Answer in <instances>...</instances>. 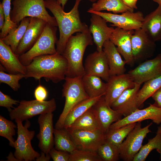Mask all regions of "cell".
<instances>
[{
    "label": "cell",
    "instance_id": "6da1fadb",
    "mask_svg": "<svg viewBox=\"0 0 161 161\" xmlns=\"http://www.w3.org/2000/svg\"><path fill=\"white\" fill-rule=\"evenodd\" d=\"M82 0H75L74 5L69 12L64 8L57 0H44L45 7L52 13L58 27L59 38L56 43L57 53L62 55L69 38L73 34L88 30L89 27L81 21L78 10Z\"/></svg>",
    "mask_w": 161,
    "mask_h": 161
},
{
    "label": "cell",
    "instance_id": "7a4b0ae2",
    "mask_svg": "<svg viewBox=\"0 0 161 161\" xmlns=\"http://www.w3.org/2000/svg\"><path fill=\"white\" fill-rule=\"evenodd\" d=\"M68 68L67 61L61 54L56 53L41 55L34 58L26 66L24 78L39 80L44 78L46 81L57 83L65 80Z\"/></svg>",
    "mask_w": 161,
    "mask_h": 161
},
{
    "label": "cell",
    "instance_id": "3957f363",
    "mask_svg": "<svg viewBox=\"0 0 161 161\" xmlns=\"http://www.w3.org/2000/svg\"><path fill=\"white\" fill-rule=\"evenodd\" d=\"M93 38L89 30L77 32L68 40L62 55L66 59L68 68L66 77H83L85 75L83 60L87 47L93 44Z\"/></svg>",
    "mask_w": 161,
    "mask_h": 161
},
{
    "label": "cell",
    "instance_id": "277c9868",
    "mask_svg": "<svg viewBox=\"0 0 161 161\" xmlns=\"http://www.w3.org/2000/svg\"><path fill=\"white\" fill-rule=\"evenodd\" d=\"M44 0H14L10 12L11 20L18 24L25 18L36 17L44 20L52 26L58 27L55 18L47 11Z\"/></svg>",
    "mask_w": 161,
    "mask_h": 161
},
{
    "label": "cell",
    "instance_id": "5b68a950",
    "mask_svg": "<svg viewBox=\"0 0 161 161\" xmlns=\"http://www.w3.org/2000/svg\"><path fill=\"white\" fill-rule=\"evenodd\" d=\"M82 77H66L62 89V96L65 98L64 106L55 129L64 128L65 119L70 111L78 103L89 98L84 89Z\"/></svg>",
    "mask_w": 161,
    "mask_h": 161
},
{
    "label": "cell",
    "instance_id": "8992f818",
    "mask_svg": "<svg viewBox=\"0 0 161 161\" xmlns=\"http://www.w3.org/2000/svg\"><path fill=\"white\" fill-rule=\"evenodd\" d=\"M57 27L47 24L41 36L32 47L19 56L21 63L26 66L38 56L57 53L55 44L58 40Z\"/></svg>",
    "mask_w": 161,
    "mask_h": 161
},
{
    "label": "cell",
    "instance_id": "52a82bcc",
    "mask_svg": "<svg viewBox=\"0 0 161 161\" xmlns=\"http://www.w3.org/2000/svg\"><path fill=\"white\" fill-rule=\"evenodd\" d=\"M15 121L17 128V138L14 145L15 157L18 161L35 160L41 154L33 149L31 144L35 132L28 129L31 125L30 121L26 120L23 126L21 120L16 119Z\"/></svg>",
    "mask_w": 161,
    "mask_h": 161
},
{
    "label": "cell",
    "instance_id": "ba28073f",
    "mask_svg": "<svg viewBox=\"0 0 161 161\" xmlns=\"http://www.w3.org/2000/svg\"><path fill=\"white\" fill-rule=\"evenodd\" d=\"M18 106L9 112L11 120L18 119L23 121L33 117L49 112H53L56 108L55 99L52 98L48 101H40L34 100H22Z\"/></svg>",
    "mask_w": 161,
    "mask_h": 161
},
{
    "label": "cell",
    "instance_id": "9c48e42d",
    "mask_svg": "<svg viewBox=\"0 0 161 161\" xmlns=\"http://www.w3.org/2000/svg\"><path fill=\"white\" fill-rule=\"evenodd\" d=\"M152 124L151 123L142 128L141 122L137 123L126 140L118 147L120 158L123 161H133L143 145L144 139L151 132L149 128Z\"/></svg>",
    "mask_w": 161,
    "mask_h": 161
},
{
    "label": "cell",
    "instance_id": "30bf717a",
    "mask_svg": "<svg viewBox=\"0 0 161 161\" xmlns=\"http://www.w3.org/2000/svg\"><path fill=\"white\" fill-rule=\"evenodd\" d=\"M87 12L97 14L103 18L107 22L112 24L111 26L127 30H135L141 28L144 17L140 11H127L121 14L97 12L88 10Z\"/></svg>",
    "mask_w": 161,
    "mask_h": 161
},
{
    "label": "cell",
    "instance_id": "8fae6325",
    "mask_svg": "<svg viewBox=\"0 0 161 161\" xmlns=\"http://www.w3.org/2000/svg\"><path fill=\"white\" fill-rule=\"evenodd\" d=\"M77 149L97 152L105 140V133L102 130L90 131L66 129Z\"/></svg>",
    "mask_w": 161,
    "mask_h": 161
},
{
    "label": "cell",
    "instance_id": "7c38bea8",
    "mask_svg": "<svg viewBox=\"0 0 161 161\" xmlns=\"http://www.w3.org/2000/svg\"><path fill=\"white\" fill-rule=\"evenodd\" d=\"M131 41L134 62L146 60L154 55L156 48L155 42L141 28L134 30Z\"/></svg>",
    "mask_w": 161,
    "mask_h": 161
},
{
    "label": "cell",
    "instance_id": "4fadbf2b",
    "mask_svg": "<svg viewBox=\"0 0 161 161\" xmlns=\"http://www.w3.org/2000/svg\"><path fill=\"white\" fill-rule=\"evenodd\" d=\"M128 73L136 83L141 85L161 75V53L142 63Z\"/></svg>",
    "mask_w": 161,
    "mask_h": 161
},
{
    "label": "cell",
    "instance_id": "5bb4252c",
    "mask_svg": "<svg viewBox=\"0 0 161 161\" xmlns=\"http://www.w3.org/2000/svg\"><path fill=\"white\" fill-rule=\"evenodd\" d=\"M151 120L152 122L159 125L161 123V108L150 104L147 108L138 109L131 114L113 123L109 129L119 128L131 123H137L146 120Z\"/></svg>",
    "mask_w": 161,
    "mask_h": 161
},
{
    "label": "cell",
    "instance_id": "9a60e30c",
    "mask_svg": "<svg viewBox=\"0 0 161 161\" xmlns=\"http://www.w3.org/2000/svg\"><path fill=\"white\" fill-rule=\"evenodd\" d=\"M47 22L36 17H31L24 35L15 54L19 56L30 49L42 34Z\"/></svg>",
    "mask_w": 161,
    "mask_h": 161
},
{
    "label": "cell",
    "instance_id": "2e32d148",
    "mask_svg": "<svg viewBox=\"0 0 161 161\" xmlns=\"http://www.w3.org/2000/svg\"><path fill=\"white\" fill-rule=\"evenodd\" d=\"M53 117L52 112H49L40 115L38 120L39 126V132L36 136L38 146L46 154H49L54 145Z\"/></svg>",
    "mask_w": 161,
    "mask_h": 161
},
{
    "label": "cell",
    "instance_id": "e0dca14e",
    "mask_svg": "<svg viewBox=\"0 0 161 161\" xmlns=\"http://www.w3.org/2000/svg\"><path fill=\"white\" fill-rule=\"evenodd\" d=\"M106 83L107 89L104 97L110 106L124 91L134 87L135 84L128 73L111 76Z\"/></svg>",
    "mask_w": 161,
    "mask_h": 161
},
{
    "label": "cell",
    "instance_id": "ac0fdd59",
    "mask_svg": "<svg viewBox=\"0 0 161 161\" xmlns=\"http://www.w3.org/2000/svg\"><path fill=\"white\" fill-rule=\"evenodd\" d=\"M85 74L98 76L106 82L110 77L107 60L104 52L97 51L89 54L84 65Z\"/></svg>",
    "mask_w": 161,
    "mask_h": 161
},
{
    "label": "cell",
    "instance_id": "d6986e66",
    "mask_svg": "<svg viewBox=\"0 0 161 161\" xmlns=\"http://www.w3.org/2000/svg\"><path fill=\"white\" fill-rule=\"evenodd\" d=\"M92 108L101 129L105 133L113 123L122 118L123 115L113 109L106 102L104 95L101 97Z\"/></svg>",
    "mask_w": 161,
    "mask_h": 161
},
{
    "label": "cell",
    "instance_id": "ffe728a7",
    "mask_svg": "<svg viewBox=\"0 0 161 161\" xmlns=\"http://www.w3.org/2000/svg\"><path fill=\"white\" fill-rule=\"evenodd\" d=\"M134 30H126L116 27L109 40L116 46L126 64L132 66L134 63L132 53L131 36Z\"/></svg>",
    "mask_w": 161,
    "mask_h": 161
},
{
    "label": "cell",
    "instance_id": "44dd1931",
    "mask_svg": "<svg viewBox=\"0 0 161 161\" xmlns=\"http://www.w3.org/2000/svg\"><path fill=\"white\" fill-rule=\"evenodd\" d=\"M90 21L89 30L92 35L97 51H101L104 42L109 40L114 28L108 27L105 19L95 13H91Z\"/></svg>",
    "mask_w": 161,
    "mask_h": 161
},
{
    "label": "cell",
    "instance_id": "7402d4cb",
    "mask_svg": "<svg viewBox=\"0 0 161 161\" xmlns=\"http://www.w3.org/2000/svg\"><path fill=\"white\" fill-rule=\"evenodd\" d=\"M134 86L124 91L111 106L124 117L129 115L139 109L136 96L141 85L135 83Z\"/></svg>",
    "mask_w": 161,
    "mask_h": 161
},
{
    "label": "cell",
    "instance_id": "603a6c76",
    "mask_svg": "<svg viewBox=\"0 0 161 161\" xmlns=\"http://www.w3.org/2000/svg\"><path fill=\"white\" fill-rule=\"evenodd\" d=\"M0 61L5 69L9 73L25 75L26 66L21 62L19 56L10 47L0 39Z\"/></svg>",
    "mask_w": 161,
    "mask_h": 161
},
{
    "label": "cell",
    "instance_id": "cb8c5ba5",
    "mask_svg": "<svg viewBox=\"0 0 161 161\" xmlns=\"http://www.w3.org/2000/svg\"><path fill=\"white\" fill-rule=\"evenodd\" d=\"M103 47L108 62L110 76L125 73L126 63L122 59L116 46L109 40L104 42Z\"/></svg>",
    "mask_w": 161,
    "mask_h": 161
},
{
    "label": "cell",
    "instance_id": "d4e9b609",
    "mask_svg": "<svg viewBox=\"0 0 161 161\" xmlns=\"http://www.w3.org/2000/svg\"><path fill=\"white\" fill-rule=\"evenodd\" d=\"M141 28L154 42L161 41V6L144 18Z\"/></svg>",
    "mask_w": 161,
    "mask_h": 161
},
{
    "label": "cell",
    "instance_id": "484cf974",
    "mask_svg": "<svg viewBox=\"0 0 161 161\" xmlns=\"http://www.w3.org/2000/svg\"><path fill=\"white\" fill-rule=\"evenodd\" d=\"M85 90L89 97L104 95L107 87L100 77L93 75L85 74L82 77Z\"/></svg>",
    "mask_w": 161,
    "mask_h": 161
},
{
    "label": "cell",
    "instance_id": "4316f807",
    "mask_svg": "<svg viewBox=\"0 0 161 161\" xmlns=\"http://www.w3.org/2000/svg\"><path fill=\"white\" fill-rule=\"evenodd\" d=\"M89 10L97 12L106 10L114 14L134 12V10L128 6L122 0H98L93 3Z\"/></svg>",
    "mask_w": 161,
    "mask_h": 161
},
{
    "label": "cell",
    "instance_id": "83f0119b",
    "mask_svg": "<svg viewBox=\"0 0 161 161\" xmlns=\"http://www.w3.org/2000/svg\"><path fill=\"white\" fill-rule=\"evenodd\" d=\"M30 18V17H27L23 19L17 27L10 31L4 38L0 39L5 44L9 46L15 54L26 30Z\"/></svg>",
    "mask_w": 161,
    "mask_h": 161
},
{
    "label": "cell",
    "instance_id": "f1b7e54d",
    "mask_svg": "<svg viewBox=\"0 0 161 161\" xmlns=\"http://www.w3.org/2000/svg\"><path fill=\"white\" fill-rule=\"evenodd\" d=\"M102 96L89 97L76 105L66 116L64 128L66 129L69 128L76 119L91 108Z\"/></svg>",
    "mask_w": 161,
    "mask_h": 161
},
{
    "label": "cell",
    "instance_id": "f546056e",
    "mask_svg": "<svg viewBox=\"0 0 161 161\" xmlns=\"http://www.w3.org/2000/svg\"><path fill=\"white\" fill-rule=\"evenodd\" d=\"M68 129L90 131L101 130L92 107L76 119Z\"/></svg>",
    "mask_w": 161,
    "mask_h": 161
},
{
    "label": "cell",
    "instance_id": "4dcf8cb0",
    "mask_svg": "<svg viewBox=\"0 0 161 161\" xmlns=\"http://www.w3.org/2000/svg\"><path fill=\"white\" fill-rule=\"evenodd\" d=\"M55 148L71 153L77 149L74 141L66 129H54Z\"/></svg>",
    "mask_w": 161,
    "mask_h": 161
},
{
    "label": "cell",
    "instance_id": "1f68e13d",
    "mask_svg": "<svg viewBox=\"0 0 161 161\" xmlns=\"http://www.w3.org/2000/svg\"><path fill=\"white\" fill-rule=\"evenodd\" d=\"M160 88L161 75L145 82L136 95V100L138 108L142 106L147 99L151 97Z\"/></svg>",
    "mask_w": 161,
    "mask_h": 161
},
{
    "label": "cell",
    "instance_id": "d6a6232c",
    "mask_svg": "<svg viewBox=\"0 0 161 161\" xmlns=\"http://www.w3.org/2000/svg\"><path fill=\"white\" fill-rule=\"evenodd\" d=\"M155 149L159 153L161 160V132H157L154 137L148 140V142L142 146L133 161H145L150 153Z\"/></svg>",
    "mask_w": 161,
    "mask_h": 161
},
{
    "label": "cell",
    "instance_id": "836d02e7",
    "mask_svg": "<svg viewBox=\"0 0 161 161\" xmlns=\"http://www.w3.org/2000/svg\"><path fill=\"white\" fill-rule=\"evenodd\" d=\"M136 123L129 124L115 129H109L105 133L106 140L118 147L133 129Z\"/></svg>",
    "mask_w": 161,
    "mask_h": 161
},
{
    "label": "cell",
    "instance_id": "e575fe53",
    "mask_svg": "<svg viewBox=\"0 0 161 161\" xmlns=\"http://www.w3.org/2000/svg\"><path fill=\"white\" fill-rule=\"evenodd\" d=\"M97 152L102 161H117L120 158L118 147L106 140Z\"/></svg>",
    "mask_w": 161,
    "mask_h": 161
},
{
    "label": "cell",
    "instance_id": "d590c367",
    "mask_svg": "<svg viewBox=\"0 0 161 161\" xmlns=\"http://www.w3.org/2000/svg\"><path fill=\"white\" fill-rule=\"evenodd\" d=\"M17 127L12 121L0 115V136L7 139L10 145L13 148L15 140L13 136L15 135V128Z\"/></svg>",
    "mask_w": 161,
    "mask_h": 161
},
{
    "label": "cell",
    "instance_id": "8d00e7d4",
    "mask_svg": "<svg viewBox=\"0 0 161 161\" xmlns=\"http://www.w3.org/2000/svg\"><path fill=\"white\" fill-rule=\"evenodd\" d=\"M11 0H2L1 3L5 16V23L0 33V39L5 37L9 32L18 27V24L13 22L10 17Z\"/></svg>",
    "mask_w": 161,
    "mask_h": 161
},
{
    "label": "cell",
    "instance_id": "74e56055",
    "mask_svg": "<svg viewBox=\"0 0 161 161\" xmlns=\"http://www.w3.org/2000/svg\"><path fill=\"white\" fill-rule=\"evenodd\" d=\"M0 83H5L9 86L14 91H17L20 87L19 81L24 78L25 75L22 74H7L4 71L3 67L0 65Z\"/></svg>",
    "mask_w": 161,
    "mask_h": 161
},
{
    "label": "cell",
    "instance_id": "f35d334b",
    "mask_svg": "<svg viewBox=\"0 0 161 161\" xmlns=\"http://www.w3.org/2000/svg\"><path fill=\"white\" fill-rule=\"evenodd\" d=\"M70 161H102L96 151L76 149L70 153Z\"/></svg>",
    "mask_w": 161,
    "mask_h": 161
},
{
    "label": "cell",
    "instance_id": "ab89813d",
    "mask_svg": "<svg viewBox=\"0 0 161 161\" xmlns=\"http://www.w3.org/2000/svg\"><path fill=\"white\" fill-rule=\"evenodd\" d=\"M19 100L13 99L8 95L3 93L0 91V106L7 108L9 112L14 109L13 105L18 104Z\"/></svg>",
    "mask_w": 161,
    "mask_h": 161
},
{
    "label": "cell",
    "instance_id": "60d3db41",
    "mask_svg": "<svg viewBox=\"0 0 161 161\" xmlns=\"http://www.w3.org/2000/svg\"><path fill=\"white\" fill-rule=\"evenodd\" d=\"M49 154L54 161H70V153L53 148Z\"/></svg>",
    "mask_w": 161,
    "mask_h": 161
},
{
    "label": "cell",
    "instance_id": "b9f144b4",
    "mask_svg": "<svg viewBox=\"0 0 161 161\" xmlns=\"http://www.w3.org/2000/svg\"><path fill=\"white\" fill-rule=\"evenodd\" d=\"M34 95L37 100L44 101L47 97L48 92L45 87L40 84L35 89Z\"/></svg>",
    "mask_w": 161,
    "mask_h": 161
},
{
    "label": "cell",
    "instance_id": "7bdbcfd3",
    "mask_svg": "<svg viewBox=\"0 0 161 161\" xmlns=\"http://www.w3.org/2000/svg\"><path fill=\"white\" fill-rule=\"evenodd\" d=\"M151 97L154 101L153 104L156 107L161 108V88L155 92Z\"/></svg>",
    "mask_w": 161,
    "mask_h": 161
},
{
    "label": "cell",
    "instance_id": "ee69618b",
    "mask_svg": "<svg viewBox=\"0 0 161 161\" xmlns=\"http://www.w3.org/2000/svg\"><path fill=\"white\" fill-rule=\"evenodd\" d=\"M5 23V16L3 7L1 3H0V30L3 28Z\"/></svg>",
    "mask_w": 161,
    "mask_h": 161
},
{
    "label": "cell",
    "instance_id": "f6af8a7d",
    "mask_svg": "<svg viewBox=\"0 0 161 161\" xmlns=\"http://www.w3.org/2000/svg\"><path fill=\"white\" fill-rule=\"evenodd\" d=\"M41 155L39 157L37 158L35 160L36 161H49L51 158V157L49 154H46L43 151L41 153Z\"/></svg>",
    "mask_w": 161,
    "mask_h": 161
},
{
    "label": "cell",
    "instance_id": "bcb514c9",
    "mask_svg": "<svg viewBox=\"0 0 161 161\" xmlns=\"http://www.w3.org/2000/svg\"><path fill=\"white\" fill-rule=\"evenodd\" d=\"M129 7L134 10L137 9V2L138 0H122Z\"/></svg>",
    "mask_w": 161,
    "mask_h": 161
},
{
    "label": "cell",
    "instance_id": "7dc6e473",
    "mask_svg": "<svg viewBox=\"0 0 161 161\" xmlns=\"http://www.w3.org/2000/svg\"><path fill=\"white\" fill-rule=\"evenodd\" d=\"M8 161H18L12 152H10L8 156L6 157Z\"/></svg>",
    "mask_w": 161,
    "mask_h": 161
},
{
    "label": "cell",
    "instance_id": "c3c4849f",
    "mask_svg": "<svg viewBox=\"0 0 161 161\" xmlns=\"http://www.w3.org/2000/svg\"><path fill=\"white\" fill-rule=\"evenodd\" d=\"M58 2L61 4L63 8L66 4L68 0H57Z\"/></svg>",
    "mask_w": 161,
    "mask_h": 161
},
{
    "label": "cell",
    "instance_id": "681fc988",
    "mask_svg": "<svg viewBox=\"0 0 161 161\" xmlns=\"http://www.w3.org/2000/svg\"><path fill=\"white\" fill-rule=\"evenodd\" d=\"M154 2H155L158 4L159 5L161 6V0H152Z\"/></svg>",
    "mask_w": 161,
    "mask_h": 161
},
{
    "label": "cell",
    "instance_id": "f907efd6",
    "mask_svg": "<svg viewBox=\"0 0 161 161\" xmlns=\"http://www.w3.org/2000/svg\"><path fill=\"white\" fill-rule=\"evenodd\" d=\"M157 132H161V125L158 127V129Z\"/></svg>",
    "mask_w": 161,
    "mask_h": 161
},
{
    "label": "cell",
    "instance_id": "816d5d0a",
    "mask_svg": "<svg viewBox=\"0 0 161 161\" xmlns=\"http://www.w3.org/2000/svg\"><path fill=\"white\" fill-rule=\"evenodd\" d=\"M88 0L89 1L91 2L94 3L97 1L98 0Z\"/></svg>",
    "mask_w": 161,
    "mask_h": 161
}]
</instances>
